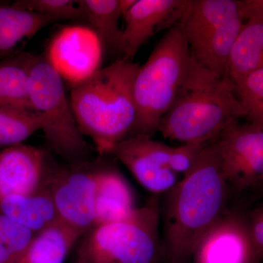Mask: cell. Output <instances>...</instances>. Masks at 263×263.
<instances>
[{
	"label": "cell",
	"mask_w": 263,
	"mask_h": 263,
	"mask_svg": "<svg viewBox=\"0 0 263 263\" xmlns=\"http://www.w3.org/2000/svg\"><path fill=\"white\" fill-rule=\"evenodd\" d=\"M230 193L216 142L202 148L193 168L166 193L164 245L167 263H186L228 210Z\"/></svg>",
	"instance_id": "obj_1"
},
{
	"label": "cell",
	"mask_w": 263,
	"mask_h": 263,
	"mask_svg": "<svg viewBox=\"0 0 263 263\" xmlns=\"http://www.w3.org/2000/svg\"><path fill=\"white\" fill-rule=\"evenodd\" d=\"M141 66L118 59L74 85L70 100L81 134L100 155L129 137L136 120L133 84Z\"/></svg>",
	"instance_id": "obj_2"
},
{
	"label": "cell",
	"mask_w": 263,
	"mask_h": 263,
	"mask_svg": "<svg viewBox=\"0 0 263 263\" xmlns=\"http://www.w3.org/2000/svg\"><path fill=\"white\" fill-rule=\"evenodd\" d=\"M243 118L247 112L235 95L234 84L194 60L187 79L157 132L182 144L207 145Z\"/></svg>",
	"instance_id": "obj_3"
},
{
	"label": "cell",
	"mask_w": 263,
	"mask_h": 263,
	"mask_svg": "<svg viewBox=\"0 0 263 263\" xmlns=\"http://www.w3.org/2000/svg\"><path fill=\"white\" fill-rule=\"evenodd\" d=\"M193 62L179 22L166 31L137 73L133 84L136 120L129 137H152L157 133Z\"/></svg>",
	"instance_id": "obj_4"
},
{
	"label": "cell",
	"mask_w": 263,
	"mask_h": 263,
	"mask_svg": "<svg viewBox=\"0 0 263 263\" xmlns=\"http://www.w3.org/2000/svg\"><path fill=\"white\" fill-rule=\"evenodd\" d=\"M28 85L31 103L42 117V130L52 150L73 165L88 162L91 150L78 126L64 80L45 53L37 56Z\"/></svg>",
	"instance_id": "obj_5"
},
{
	"label": "cell",
	"mask_w": 263,
	"mask_h": 263,
	"mask_svg": "<svg viewBox=\"0 0 263 263\" xmlns=\"http://www.w3.org/2000/svg\"><path fill=\"white\" fill-rule=\"evenodd\" d=\"M180 23L197 63L229 79L230 53L245 23L239 0H191Z\"/></svg>",
	"instance_id": "obj_6"
},
{
	"label": "cell",
	"mask_w": 263,
	"mask_h": 263,
	"mask_svg": "<svg viewBox=\"0 0 263 263\" xmlns=\"http://www.w3.org/2000/svg\"><path fill=\"white\" fill-rule=\"evenodd\" d=\"M159 221L152 202L127 219L95 226L78 249L76 263H157Z\"/></svg>",
	"instance_id": "obj_7"
},
{
	"label": "cell",
	"mask_w": 263,
	"mask_h": 263,
	"mask_svg": "<svg viewBox=\"0 0 263 263\" xmlns=\"http://www.w3.org/2000/svg\"><path fill=\"white\" fill-rule=\"evenodd\" d=\"M208 145V144H207ZM206 145L181 144L173 147L152 137H129L109 151L146 190L166 194L178 183V174L184 176L195 164Z\"/></svg>",
	"instance_id": "obj_8"
},
{
	"label": "cell",
	"mask_w": 263,
	"mask_h": 263,
	"mask_svg": "<svg viewBox=\"0 0 263 263\" xmlns=\"http://www.w3.org/2000/svg\"><path fill=\"white\" fill-rule=\"evenodd\" d=\"M215 142L230 193L263 190L262 129L235 122Z\"/></svg>",
	"instance_id": "obj_9"
},
{
	"label": "cell",
	"mask_w": 263,
	"mask_h": 263,
	"mask_svg": "<svg viewBox=\"0 0 263 263\" xmlns=\"http://www.w3.org/2000/svg\"><path fill=\"white\" fill-rule=\"evenodd\" d=\"M103 51L92 29L76 25L57 32L44 53L64 81L72 86L101 68Z\"/></svg>",
	"instance_id": "obj_10"
},
{
	"label": "cell",
	"mask_w": 263,
	"mask_h": 263,
	"mask_svg": "<svg viewBox=\"0 0 263 263\" xmlns=\"http://www.w3.org/2000/svg\"><path fill=\"white\" fill-rule=\"evenodd\" d=\"M191 0H136L124 12V59L133 61L137 53L157 33L181 22Z\"/></svg>",
	"instance_id": "obj_11"
},
{
	"label": "cell",
	"mask_w": 263,
	"mask_h": 263,
	"mask_svg": "<svg viewBox=\"0 0 263 263\" xmlns=\"http://www.w3.org/2000/svg\"><path fill=\"white\" fill-rule=\"evenodd\" d=\"M193 263H259L245 219L227 210L194 251Z\"/></svg>",
	"instance_id": "obj_12"
},
{
	"label": "cell",
	"mask_w": 263,
	"mask_h": 263,
	"mask_svg": "<svg viewBox=\"0 0 263 263\" xmlns=\"http://www.w3.org/2000/svg\"><path fill=\"white\" fill-rule=\"evenodd\" d=\"M98 172L70 173L51 191L60 220L81 235L95 227Z\"/></svg>",
	"instance_id": "obj_13"
},
{
	"label": "cell",
	"mask_w": 263,
	"mask_h": 263,
	"mask_svg": "<svg viewBox=\"0 0 263 263\" xmlns=\"http://www.w3.org/2000/svg\"><path fill=\"white\" fill-rule=\"evenodd\" d=\"M46 164L44 151L23 143L0 152V202L12 195L37 193Z\"/></svg>",
	"instance_id": "obj_14"
},
{
	"label": "cell",
	"mask_w": 263,
	"mask_h": 263,
	"mask_svg": "<svg viewBox=\"0 0 263 263\" xmlns=\"http://www.w3.org/2000/svg\"><path fill=\"white\" fill-rule=\"evenodd\" d=\"M136 209L133 190L119 171L110 168L98 171L95 226L127 219Z\"/></svg>",
	"instance_id": "obj_15"
},
{
	"label": "cell",
	"mask_w": 263,
	"mask_h": 263,
	"mask_svg": "<svg viewBox=\"0 0 263 263\" xmlns=\"http://www.w3.org/2000/svg\"><path fill=\"white\" fill-rule=\"evenodd\" d=\"M0 212L37 234L60 221L51 191L5 197L0 202Z\"/></svg>",
	"instance_id": "obj_16"
},
{
	"label": "cell",
	"mask_w": 263,
	"mask_h": 263,
	"mask_svg": "<svg viewBox=\"0 0 263 263\" xmlns=\"http://www.w3.org/2000/svg\"><path fill=\"white\" fill-rule=\"evenodd\" d=\"M57 22L56 18L13 5H0V60L17 53L15 49L21 43Z\"/></svg>",
	"instance_id": "obj_17"
},
{
	"label": "cell",
	"mask_w": 263,
	"mask_h": 263,
	"mask_svg": "<svg viewBox=\"0 0 263 263\" xmlns=\"http://www.w3.org/2000/svg\"><path fill=\"white\" fill-rule=\"evenodd\" d=\"M84 20L97 34L103 49L124 59L123 29L119 26L122 16L120 0H81L79 1Z\"/></svg>",
	"instance_id": "obj_18"
},
{
	"label": "cell",
	"mask_w": 263,
	"mask_h": 263,
	"mask_svg": "<svg viewBox=\"0 0 263 263\" xmlns=\"http://www.w3.org/2000/svg\"><path fill=\"white\" fill-rule=\"evenodd\" d=\"M37 56L17 52L0 60V105L34 111L29 95V79Z\"/></svg>",
	"instance_id": "obj_19"
},
{
	"label": "cell",
	"mask_w": 263,
	"mask_h": 263,
	"mask_svg": "<svg viewBox=\"0 0 263 263\" xmlns=\"http://www.w3.org/2000/svg\"><path fill=\"white\" fill-rule=\"evenodd\" d=\"M81 235L57 221L34 236L28 248L12 263H64Z\"/></svg>",
	"instance_id": "obj_20"
},
{
	"label": "cell",
	"mask_w": 263,
	"mask_h": 263,
	"mask_svg": "<svg viewBox=\"0 0 263 263\" xmlns=\"http://www.w3.org/2000/svg\"><path fill=\"white\" fill-rule=\"evenodd\" d=\"M260 69H263V23L247 20L230 53L228 77L235 84Z\"/></svg>",
	"instance_id": "obj_21"
},
{
	"label": "cell",
	"mask_w": 263,
	"mask_h": 263,
	"mask_svg": "<svg viewBox=\"0 0 263 263\" xmlns=\"http://www.w3.org/2000/svg\"><path fill=\"white\" fill-rule=\"evenodd\" d=\"M42 127V117L37 112L0 105V146L22 144Z\"/></svg>",
	"instance_id": "obj_22"
},
{
	"label": "cell",
	"mask_w": 263,
	"mask_h": 263,
	"mask_svg": "<svg viewBox=\"0 0 263 263\" xmlns=\"http://www.w3.org/2000/svg\"><path fill=\"white\" fill-rule=\"evenodd\" d=\"M234 88L249 122L263 130V69L242 78L235 83Z\"/></svg>",
	"instance_id": "obj_23"
},
{
	"label": "cell",
	"mask_w": 263,
	"mask_h": 263,
	"mask_svg": "<svg viewBox=\"0 0 263 263\" xmlns=\"http://www.w3.org/2000/svg\"><path fill=\"white\" fill-rule=\"evenodd\" d=\"M34 233L0 212V263H12L28 248Z\"/></svg>",
	"instance_id": "obj_24"
},
{
	"label": "cell",
	"mask_w": 263,
	"mask_h": 263,
	"mask_svg": "<svg viewBox=\"0 0 263 263\" xmlns=\"http://www.w3.org/2000/svg\"><path fill=\"white\" fill-rule=\"evenodd\" d=\"M13 6L57 20L83 19L84 15L79 1L74 0H19Z\"/></svg>",
	"instance_id": "obj_25"
},
{
	"label": "cell",
	"mask_w": 263,
	"mask_h": 263,
	"mask_svg": "<svg viewBox=\"0 0 263 263\" xmlns=\"http://www.w3.org/2000/svg\"><path fill=\"white\" fill-rule=\"evenodd\" d=\"M245 221L252 245L261 261L263 259V203L252 211Z\"/></svg>",
	"instance_id": "obj_26"
},
{
	"label": "cell",
	"mask_w": 263,
	"mask_h": 263,
	"mask_svg": "<svg viewBox=\"0 0 263 263\" xmlns=\"http://www.w3.org/2000/svg\"><path fill=\"white\" fill-rule=\"evenodd\" d=\"M240 8L245 20L263 23V0H241Z\"/></svg>",
	"instance_id": "obj_27"
}]
</instances>
